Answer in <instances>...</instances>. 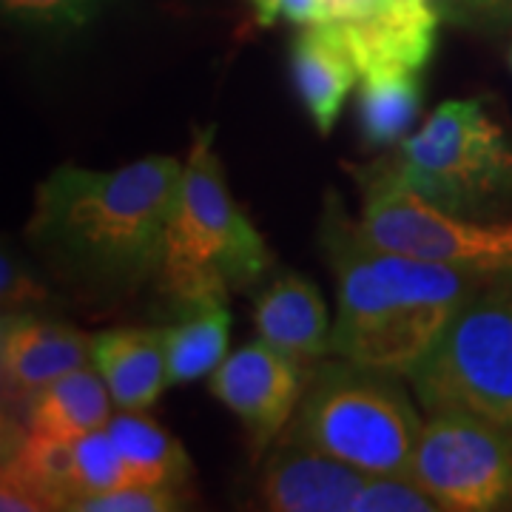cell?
I'll use <instances>...</instances> for the list:
<instances>
[{"mask_svg":"<svg viewBox=\"0 0 512 512\" xmlns=\"http://www.w3.org/2000/svg\"><path fill=\"white\" fill-rule=\"evenodd\" d=\"M89 333L49 322L26 313H6L0 328V384L3 410L20 413V407L40 387L52 384L69 370L92 362Z\"/></svg>","mask_w":512,"mask_h":512,"instance_id":"cell-10","label":"cell"},{"mask_svg":"<svg viewBox=\"0 0 512 512\" xmlns=\"http://www.w3.org/2000/svg\"><path fill=\"white\" fill-rule=\"evenodd\" d=\"M311 367L293 362L268 342L256 339L234 350L211 373L208 390L245 427L251 458H262L276 444L299 407Z\"/></svg>","mask_w":512,"mask_h":512,"instance_id":"cell-9","label":"cell"},{"mask_svg":"<svg viewBox=\"0 0 512 512\" xmlns=\"http://www.w3.org/2000/svg\"><path fill=\"white\" fill-rule=\"evenodd\" d=\"M248 3L254 6L259 26H271L279 18V0H248Z\"/></svg>","mask_w":512,"mask_h":512,"instance_id":"cell-27","label":"cell"},{"mask_svg":"<svg viewBox=\"0 0 512 512\" xmlns=\"http://www.w3.org/2000/svg\"><path fill=\"white\" fill-rule=\"evenodd\" d=\"M441 9L436 0H373L362 18L336 23L359 74L379 66L421 72L436 49Z\"/></svg>","mask_w":512,"mask_h":512,"instance_id":"cell-12","label":"cell"},{"mask_svg":"<svg viewBox=\"0 0 512 512\" xmlns=\"http://www.w3.org/2000/svg\"><path fill=\"white\" fill-rule=\"evenodd\" d=\"M379 163L413 194L476 220L512 197V143L484 100H450Z\"/></svg>","mask_w":512,"mask_h":512,"instance_id":"cell-6","label":"cell"},{"mask_svg":"<svg viewBox=\"0 0 512 512\" xmlns=\"http://www.w3.org/2000/svg\"><path fill=\"white\" fill-rule=\"evenodd\" d=\"M421 430L399 373L333 356L311 367L299 407L276 441L322 450L370 476H407Z\"/></svg>","mask_w":512,"mask_h":512,"instance_id":"cell-4","label":"cell"},{"mask_svg":"<svg viewBox=\"0 0 512 512\" xmlns=\"http://www.w3.org/2000/svg\"><path fill=\"white\" fill-rule=\"evenodd\" d=\"M293 86L319 134H330L362 77L336 23L302 26L291 49Z\"/></svg>","mask_w":512,"mask_h":512,"instance_id":"cell-14","label":"cell"},{"mask_svg":"<svg viewBox=\"0 0 512 512\" xmlns=\"http://www.w3.org/2000/svg\"><path fill=\"white\" fill-rule=\"evenodd\" d=\"M3 15L32 29L69 32L80 29L103 9L106 0H0Z\"/></svg>","mask_w":512,"mask_h":512,"instance_id":"cell-22","label":"cell"},{"mask_svg":"<svg viewBox=\"0 0 512 512\" xmlns=\"http://www.w3.org/2000/svg\"><path fill=\"white\" fill-rule=\"evenodd\" d=\"M507 60H510V69H512V49H510V55H507Z\"/></svg>","mask_w":512,"mask_h":512,"instance_id":"cell-28","label":"cell"},{"mask_svg":"<svg viewBox=\"0 0 512 512\" xmlns=\"http://www.w3.org/2000/svg\"><path fill=\"white\" fill-rule=\"evenodd\" d=\"M183 487H157V484H126L89 501H80L74 512H171L183 510Z\"/></svg>","mask_w":512,"mask_h":512,"instance_id":"cell-23","label":"cell"},{"mask_svg":"<svg viewBox=\"0 0 512 512\" xmlns=\"http://www.w3.org/2000/svg\"><path fill=\"white\" fill-rule=\"evenodd\" d=\"M128 473L123 458L117 453L109 430H94L83 439H74V461H72V490L74 507L80 501H89L94 495L109 493L117 487H126Z\"/></svg>","mask_w":512,"mask_h":512,"instance_id":"cell-20","label":"cell"},{"mask_svg":"<svg viewBox=\"0 0 512 512\" xmlns=\"http://www.w3.org/2000/svg\"><path fill=\"white\" fill-rule=\"evenodd\" d=\"M441 510L433 495L404 473H376L367 476L350 512H436Z\"/></svg>","mask_w":512,"mask_h":512,"instance_id":"cell-21","label":"cell"},{"mask_svg":"<svg viewBox=\"0 0 512 512\" xmlns=\"http://www.w3.org/2000/svg\"><path fill=\"white\" fill-rule=\"evenodd\" d=\"M92 365L109 384L117 410H148L168 379L165 328H114L92 339Z\"/></svg>","mask_w":512,"mask_h":512,"instance_id":"cell-15","label":"cell"},{"mask_svg":"<svg viewBox=\"0 0 512 512\" xmlns=\"http://www.w3.org/2000/svg\"><path fill=\"white\" fill-rule=\"evenodd\" d=\"M362 188L359 231L382 251L481 274H512V220L478 222L404 188L379 160L348 165Z\"/></svg>","mask_w":512,"mask_h":512,"instance_id":"cell-7","label":"cell"},{"mask_svg":"<svg viewBox=\"0 0 512 512\" xmlns=\"http://www.w3.org/2000/svg\"><path fill=\"white\" fill-rule=\"evenodd\" d=\"M370 473L293 441H276L259 478V501L274 512H350Z\"/></svg>","mask_w":512,"mask_h":512,"instance_id":"cell-11","label":"cell"},{"mask_svg":"<svg viewBox=\"0 0 512 512\" xmlns=\"http://www.w3.org/2000/svg\"><path fill=\"white\" fill-rule=\"evenodd\" d=\"M183 165L163 154L114 171L60 165L37 185L26 237L77 291L97 299L137 291L160 268Z\"/></svg>","mask_w":512,"mask_h":512,"instance_id":"cell-1","label":"cell"},{"mask_svg":"<svg viewBox=\"0 0 512 512\" xmlns=\"http://www.w3.org/2000/svg\"><path fill=\"white\" fill-rule=\"evenodd\" d=\"M214 134L217 126L194 131L154 276L165 299L185 311L228 302L234 291L262 282L274 265L268 242L225 185Z\"/></svg>","mask_w":512,"mask_h":512,"instance_id":"cell-3","label":"cell"},{"mask_svg":"<svg viewBox=\"0 0 512 512\" xmlns=\"http://www.w3.org/2000/svg\"><path fill=\"white\" fill-rule=\"evenodd\" d=\"M359 126L367 146H396L407 137L421 109V72L379 66L362 72Z\"/></svg>","mask_w":512,"mask_h":512,"instance_id":"cell-18","label":"cell"},{"mask_svg":"<svg viewBox=\"0 0 512 512\" xmlns=\"http://www.w3.org/2000/svg\"><path fill=\"white\" fill-rule=\"evenodd\" d=\"M117 453L123 458L128 484L185 487L194 473L183 444L165 433L143 410H120L106 424Z\"/></svg>","mask_w":512,"mask_h":512,"instance_id":"cell-17","label":"cell"},{"mask_svg":"<svg viewBox=\"0 0 512 512\" xmlns=\"http://www.w3.org/2000/svg\"><path fill=\"white\" fill-rule=\"evenodd\" d=\"M231 313L220 305L191 308L188 319L165 328V356L171 384H185L214 373L228 353Z\"/></svg>","mask_w":512,"mask_h":512,"instance_id":"cell-19","label":"cell"},{"mask_svg":"<svg viewBox=\"0 0 512 512\" xmlns=\"http://www.w3.org/2000/svg\"><path fill=\"white\" fill-rule=\"evenodd\" d=\"M439 9L461 23H484V26H504L512 20V0H436Z\"/></svg>","mask_w":512,"mask_h":512,"instance_id":"cell-24","label":"cell"},{"mask_svg":"<svg viewBox=\"0 0 512 512\" xmlns=\"http://www.w3.org/2000/svg\"><path fill=\"white\" fill-rule=\"evenodd\" d=\"M114 399L109 384L89 365L69 370L52 384L40 387L29 402L20 407V424L52 439H83L94 430H103L114 416Z\"/></svg>","mask_w":512,"mask_h":512,"instance_id":"cell-16","label":"cell"},{"mask_svg":"<svg viewBox=\"0 0 512 512\" xmlns=\"http://www.w3.org/2000/svg\"><path fill=\"white\" fill-rule=\"evenodd\" d=\"M407 476L447 512L510 507L512 430L470 413H433Z\"/></svg>","mask_w":512,"mask_h":512,"instance_id":"cell-8","label":"cell"},{"mask_svg":"<svg viewBox=\"0 0 512 512\" xmlns=\"http://www.w3.org/2000/svg\"><path fill=\"white\" fill-rule=\"evenodd\" d=\"M0 293H3V305H12V308H18L23 302H37V299H43V288L37 285L35 279L29 276V271L20 265L15 256L3 254L0 259Z\"/></svg>","mask_w":512,"mask_h":512,"instance_id":"cell-25","label":"cell"},{"mask_svg":"<svg viewBox=\"0 0 512 512\" xmlns=\"http://www.w3.org/2000/svg\"><path fill=\"white\" fill-rule=\"evenodd\" d=\"M322 242L336 271L330 356L407 376L456 311L493 274L382 251L328 197ZM498 276V274H495Z\"/></svg>","mask_w":512,"mask_h":512,"instance_id":"cell-2","label":"cell"},{"mask_svg":"<svg viewBox=\"0 0 512 512\" xmlns=\"http://www.w3.org/2000/svg\"><path fill=\"white\" fill-rule=\"evenodd\" d=\"M421 407L512 430V274L481 285L404 376Z\"/></svg>","mask_w":512,"mask_h":512,"instance_id":"cell-5","label":"cell"},{"mask_svg":"<svg viewBox=\"0 0 512 512\" xmlns=\"http://www.w3.org/2000/svg\"><path fill=\"white\" fill-rule=\"evenodd\" d=\"M254 325L262 342L299 365L313 367L330 356L333 322L328 305L319 288L305 276L279 274L256 293Z\"/></svg>","mask_w":512,"mask_h":512,"instance_id":"cell-13","label":"cell"},{"mask_svg":"<svg viewBox=\"0 0 512 512\" xmlns=\"http://www.w3.org/2000/svg\"><path fill=\"white\" fill-rule=\"evenodd\" d=\"M279 18L296 26H313L322 18V0H279Z\"/></svg>","mask_w":512,"mask_h":512,"instance_id":"cell-26","label":"cell"}]
</instances>
